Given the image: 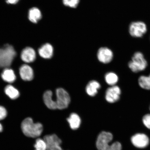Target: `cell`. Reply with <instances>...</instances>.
I'll return each instance as SVG.
<instances>
[{
    "label": "cell",
    "instance_id": "cell-27",
    "mask_svg": "<svg viewBox=\"0 0 150 150\" xmlns=\"http://www.w3.org/2000/svg\"><path fill=\"white\" fill-rule=\"evenodd\" d=\"M3 130V127L1 125L0 123V132H1Z\"/></svg>",
    "mask_w": 150,
    "mask_h": 150
},
{
    "label": "cell",
    "instance_id": "cell-17",
    "mask_svg": "<svg viewBox=\"0 0 150 150\" xmlns=\"http://www.w3.org/2000/svg\"><path fill=\"white\" fill-rule=\"evenodd\" d=\"M100 85L98 82L95 80L91 81L88 83L86 87V91L90 96H95L98 93V91L100 88Z\"/></svg>",
    "mask_w": 150,
    "mask_h": 150
},
{
    "label": "cell",
    "instance_id": "cell-25",
    "mask_svg": "<svg viewBox=\"0 0 150 150\" xmlns=\"http://www.w3.org/2000/svg\"><path fill=\"white\" fill-rule=\"evenodd\" d=\"M7 111L4 107L0 105V120L4 119L6 117Z\"/></svg>",
    "mask_w": 150,
    "mask_h": 150
},
{
    "label": "cell",
    "instance_id": "cell-9",
    "mask_svg": "<svg viewBox=\"0 0 150 150\" xmlns=\"http://www.w3.org/2000/svg\"><path fill=\"white\" fill-rule=\"evenodd\" d=\"M37 56L35 50L30 47H26L23 48L20 54L21 59L26 64L33 62L36 59Z\"/></svg>",
    "mask_w": 150,
    "mask_h": 150
},
{
    "label": "cell",
    "instance_id": "cell-24",
    "mask_svg": "<svg viewBox=\"0 0 150 150\" xmlns=\"http://www.w3.org/2000/svg\"><path fill=\"white\" fill-rule=\"evenodd\" d=\"M144 125L148 129H150V114H146L143 118Z\"/></svg>",
    "mask_w": 150,
    "mask_h": 150
},
{
    "label": "cell",
    "instance_id": "cell-6",
    "mask_svg": "<svg viewBox=\"0 0 150 150\" xmlns=\"http://www.w3.org/2000/svg\"><path fill=\"white\" fill-rule=\"evenodd\" d=\"M147 31V26L143 22H133L129 26V33L133 37H142L146 33Z\"/></svg>",
    "mask_w": 150,
    "mask_h": 150
},
{
    "label": "cell",
    "instance_id": "cell-26",
    "mask_svg": "<svg viewBox=\"0 0 150 150\" xmlns=\"http://www.w3.org/2000/svg\"><path fill=\"white\" fill-rule=\"evenodd\" d=\"M19 0H6L7 3L11 4H16Z\"/></svg>",
    "mask_w": 150,
    "mask_h": 150
},
{
    "label": "cell",
    "instance_id": "cell-13",
    "mask_svg": "<svg viewBox=\"0 0 150 150\" xmlns=\"http://www.w3.org/2000/svg\"><path fill=\"white\" fill-rule=\"evenodd\" d=\"M53 47L49 43H46L41 46L38 50V54L41 57L45 59H51L53 56Z\"/></svg>",
    "mask_w": 150,
    "mask_h": 150
},
{
    "label": "cell",
    "instance_id": "cell-11",
    "mask_svg": "<svg viewBox=\"0 0 150 150\" xmlns=\"http://www.w3.org/2000/svg\"><path fill=\"white\" fill-rule=\"evenodd\" d=\"M97 57L101 62L108 64L111 62L113 59V52L107 47L100 48L97 52Z\"/></svg>",
    "mask_w": 150,
    "mask_h": 150
},
{
    "label": "cell",
    "instance_id": "cell-7",
    "mask_svg": "<svg viewBox=\"0 0 150 150\" xmlns=\"http://www.w3.org/2000/svg\"><path fill=\"white\" fill-rule=\"evenodd\" d=\"M47 146V150H64L61 146L62 141L55 134L48 135L44 137Z\"/></svg>",
    "mask_w": 150,
    "mask_h": 150
},
{
    "label": "cell",
    "instance_id": "cell-10",
    "mask_svg": "<svg viewBox=\"0 0 150 150\" xmlns=\"http://www.w3.org/2000/svg\"><path fill=\"white\" fill-rule=\"evenodd\" d=\"M19 73L21 78L24 81H31L34 77L32 67L27 64L24 63L21 66L19 69Z\"/></svg>",
    "mask_w": 150,
    "mask_h": 150
},
{
    "label": "cell",
    "instance_id": "cell-1",
    "mask_svg": "<svg viewBox=\"0 0 150 150\" xmlns=\"http://www.w3.org/2000/svg\"><path fill=\"white\" fill-rule=\"evenodd\" d=\"M18 54L12 45L7 43L0 47V70L11 68Z\"/></svg>",
    "mask_w": 150,
    "mask_h": 150
},
{
    "label": "cell",
    "instance_id": "cell-4",
    "mask_svg": "<svg viewBox=\"0 0 150 150\" xmlns=\"http://www.w3.org/2000/svg\"><path fill=\"white\" fill-rule=\"evenodd\" d=\"M147 62L142 52H136L128 63V67L133 72L138 73L145 70L147 67Z\"/></svg>",
    "mask_w": 150,
    "mask_h": 150
},
{
    "label": "cell",
    "instance_id": "cell-19",
    "mask_svg": "<svg viewBox=\"0 0 150 150\" xmlns=\"http://www.w3.org/2000/svg\"><path fill=\"white\" fill-rule=\"evenodd\" d=\"M42 18L41 11L36 7H33L30 9L28 13V18L33 23H36Z\"/></svg>",
    "mask_w": 150,
    "mask_h": 150
},
{
    "label": "cell",
    "instance_id": "cell-16",
    "mask_svg": "<svg viewBox=\"0 0 150 150\" xmlns=\"http://www.w3.org/2000/svg\"><path fill=\"white\" fill-rule=\"evenodd\" d=\"M4 92L7 96L12 100L18 99L20 96L18 90L11 84H8L4 88Z\"/></svg>",
    "mask_w": 150,
    "mask_h": 150
},
{
    "label": "cell",
    "instance_id": "cell-15",
    "mask_svg": "<svg viewBox=\"0 0 150 150\" xmlns=\"http://www.w3.org/2000/svg\"><path fill=\"white\" fill-rule=\"evenodd\" d=\"M52 93L50 90L47 91L43 95V101L45 105L50 110L57 109L56 101L52 98Z\"/></svg>",
    "mask_w": 150,
    "mask_h": 150
},
{
    "label": "cell",
    "instance_id": "cell-22",
    "mask_svg": "<svg viewBox=\"0 0 150 150\" xmlns=\"http://www.w3.org/2000/svg\"><path fill=\"white\" fill-rule=\"evenodd\" d=\"M34 147L35 150H47L46 142L44 139H38L35 141Z\"/></svg>",
    "mask_w": 150,
    "mask_h": 150
},
{
    "label": "cell",
    "instance_id": "cell-20",
    "mask_svg": "<svg viewBox=\"0 0 150 150\" xmlns=\"http://www.w3.org/2000/svg\"><path fill=\"white\" fill-rule=\"evenodd\" d=\"M105 79L106 83L111 86L116 85L119 81V77L115 73L113 72L107 73Z\"/></svg>",
    "mask_w": 150,
    "mask_h": 150
},
{
    "label": "cell",
    "instance_id": "cell-3",
    "mask_svg": "<svg viewBox=\"0 0 150 150\" xmlns=\"http://www.w3.org/2000/svg\"><path fill=\"white\" fill-rule=\"evenodd\" d=\"M22 132L29 137L36 138L41 135L43 131V126L40 123H34L30 117L26 118L21 123Z\"/></svg>",
    "mask_w": 150,
    "mask_h": 150
},
{
    "label": "cell",
    "instance_id": "cell-2",
    "mask_svg": "<svg viewBox=\"0 0 150 150\" xmlns=\"http://www.w3.org/2000/svg\"><path fill=\"white\" fill-rule=\"evenodd\" d=\"M113 138L112 135L110 132L103 131L99 134L96 142L98 150H121V144L118 142L110 144Z\"/></svg>",
    "mask_w": 150,
    "mask_h": 150
},
{
    "label": "cell",
    "instance_id": "cell-8",
    "mask_svg": "<svg viewBox=\"0 0 150 150\" xmlns=\"http://www.w3.org/2000/svg\"><path fill=\"white\" fill-rule=\"evenodd\" d=\"M121 91L120 88L117 85L111 86L107 89L105 93V99L110 103L117 102L120 99Z\"/></svg>",
    "mask_w": 150,
    "mask_h": 150
},
{
    "label": "cell",
    "instance_id": "cell-12",
    "mask_svg": "<svg viewBox=\"0 0 150 150\" xmlns=\"http://www.w3.org/2000/svg\"><path fill=\"white\" fill-rule=\"evenodd\" d=\"M133 145L139 148H145L149 145V139L146 135L138 134L134 135L131 139Z\"/></svg>",
    "mask_w": 150,
    "mask_h": 150
},
{
    "label": "cell",
    "instance_id": "cell-18",
    "mask_svg": "<svg viewBox=\"0 0 150 150\" xmlns=\"http://www.w3.org/2000/svg\"><path fill=\"white\" fill-rule=\"evenodd\" d=\"M67 121L71 128L74 130H76L79 128L81 123V120L79 116L75 113L71 114L67 118Z\"/></svg>",
    "mask_w": 150,
    "mask_h": 150
},
{
    "label": "cell",
    "instance_id": "cell-21",
    "mask_svg": "<svg viewBox=\"0 0 150 150\" xmlns=\"http://www.w3.org/2000/svg\"><path fill=\"white\" fill-rule=\"evenodd\" d=\"M138 84L142 89L150 90V74L149 76H142L138 79Z\"/></svg>",
    "mask_w": 150,
    "mask_h": 150
},
{
    "label": "cell",
    "instance_id": "cell-5",
    "mask_svg": "<svg viewBox=\"0 0 150 150\" xmlns=\"http://www.w3.org/2000/svg\"><path fill=\"white\" fill-rule=\"evenodd\" d=\"M55 100L57 109L63 110L69 106L70 102V95L65 90L59 88L56 90Z\"/></svg>",
    "mask_w": 150,
    "mask_h": 150
},
{
    "label": "cell",
    "instance_id": "cell-23",
    "mask_svg": "<svg viewBox=\"0 0 150 150\" xmlns=\"http://www.w3.org/2000/svg\"><path fill=\"white\" fill-rule=\"evenodd\" d=\"M64 5L71 8H75L78 6L80 0H62Z\"/></svg>",
    "mask_w": 150,
    "mask_h": 150
},
{
    "label": "cell",
    "instance_id": "cell-14",
    "mask_svg": "<svg viewBox=\"0 0 150 150\" xmlns=\"http://www.w3.org/2000/svg\"><path fill=\"white\" fill-rule=\"evenodd\" d=\"M1 76L4 81L8 84L13 83L17 78L14 71L10 68L3 69L1 72Z\"/></svg>",
    "mask_w": 150,
    "mask_h": 150
}]
</instances>
